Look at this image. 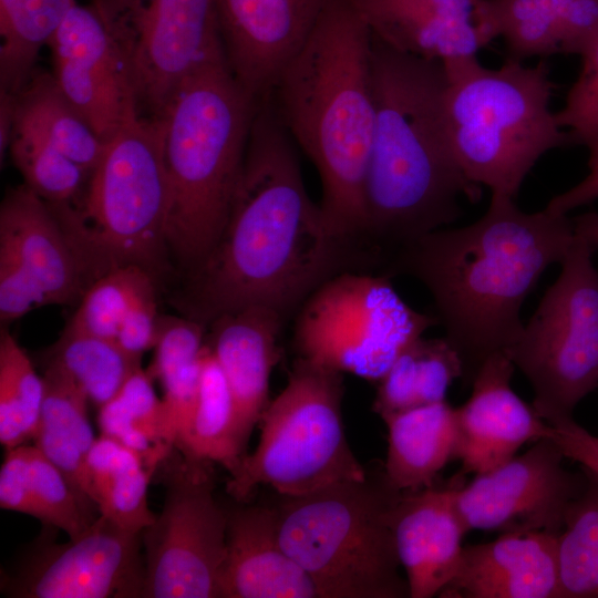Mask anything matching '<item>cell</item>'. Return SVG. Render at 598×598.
<instances>
[{"instance_id": "d6a6232c", "label": "cell", "mask_w": 598, "mask_h": 598, "mask_svg": "<svg viewBox=\"0 0 598 598\" xmlns=\"http://www.w3.org/2000/svg\"><path fill=\"white\" fill-rule=\"evenodd\" d=\"M153 381L147 370L137 368L121 390L99 408L97 423L101 434L117 440L156 470L172 450L164 441L163 402Z\"/></svg>"}, {"instance_id": "74e56055", "label": "cell", "mask_w": 598, "mask_h": 598, "mask_svg": "<svg viewBox=\"0 0 598 598\" xmlns=\"http://www.w3.org/2000/svg\"><path fill=\"white\" fill-rule=\"evenodd\" d=\"M153 285L152 274L141 266L112 268L86 288L64 329L116 340L128 308L141 292Z\"/></svg>"}, {"instance_id": "d590c367", "label": "cell", "mask_w": 598, "mask_h": 598, "mask_svg": "<svg viewBox=\"0 0 598 598\" xmlns=\"http://www.w3.org/2000/svg\"><path fill=\"white\" fill-rule=\"evenodd\" d=\"M586 476L557 535L561 598H598V478Z\"/></svg>"}, {"instance_id": "7dc6e473", "label": "cell", "mask_w": 598, "mask_h": 598, "mask_svg": "<svg viewBox=\"0 0 598 598\" xmlns=\"http://www.w3.org/2000/svg\"><path fill=\"white\" fill-rule=\"evenodd\" d=\"M16 95L0 91V158L1 163L7 151L14 125Z\"/></svg>"}, {"instance_id": "8992f818", "label": "cell", "mask_w": 598, "mask_h": 598, "mask_svg": "<svg viewBox=\"0 0 598 598\" xmlns=\"http://www.w3.org/2000/svg\"><path fill=\"white\" fill-rule=\"evenodd\" d=\"M443 63L445 118L457 163L474 184L515 199L545 153L573 145L549 107L554 83L547 63L527 66L507 58L487 69L476 55Z\"/></svg>"}, {"instance_id": "5b68a950", "label": "cell", "mask_w": 598, "mask_h": 598, "mask_svg": "<svg viewBox=\"0 0 598 598\" xmlns=\"http://www.w3.org/2000/svg\"><path fill=\"white\" fill-rule=\"evenodd\" d=\"M260 101L220 59L192 73L158 117L168 183L166 245L186 272L223 230Z\"/></svg>"}, {"instance_id": "52a82bcc", "label": "cell", "mask_w": 598, "mask_h": 598, "mask_svg": "<svg viewBox=\"0 0 598 598\" xmlns=\"http://www.w3.org/2000/svg\"><path fill=\"white\" fill-rule=\"evenodd\" d=\"M401 493L384 474H368L282 496L275 507L279 543L320 598H410L392 529Z\"/></svg>"}, {"instance_id": "ffe728a7", "label": "cell", "mask_w": 598, "mask_h": 598, "mask_svg": "<svg viewBox=\"0 0 598 598\" xmlns=\"http://www.w3.org/2000/svg\"><path fill=\"white\" fill-rule=\"evenodd\" d=\"M557 535L509 532L464 546L456 573L439 597L561 598Z\"/></svg>"}, {"instance_id": "44dd1931", "label": "cell", "mask_w": 598, "mask_h": 598, "mask_svg": "<svg viewBox=\"0 0 598 598\" xmlns=\"http://www.w3.org/2000/svg\"><path fill=\"white\" fill-rule=\"evenodd\" d=\"M287 321L276 310L251 306L223 313L206 327L205 343L231 392L245 445L269 400V380L280 359L279 339Z\"/></svg>"}, {"instance_id": "9a60e30c", "label": "cell", "mask_w": 598, "mask_h": 598, "mask_svg": "<svg viewBox=\"0 0 598 598\" xmlns=\"http://www.w3.org/2000/svg\"><path fill=\"white\" fill-rule=\"evenodd\" d=\"M142 533L100 514L78 537L41 547L6 581V592L19 598L142 597Z\"/></svg>"}, {"instance_id": "1f68e13d", "label": "cell", "mask_w": 598, "mask_h": 598, "mask_svg": "<svg viewBox=\"0 0 598 598\" xmlns=\"http://www.w3.org/2000/svg\"><path fill=\"white\" fill-rule=\"evenodd\" d=\"M75 0H0V91L18 94Z\"/></svg>"}, {"instance_id": "7bdbcfd3", "label": "cell", "mask_w": 598, "mask_h": 598, "mask_svg": "<svg viewBox=\"0 0 598 598\" xmlns=\"http://www.w3.org/2000/svg\"><path fill=\"white\" fill-rule=\"evenodd\" d=\"M0 507L41 520L30 476L29 445L6 450L0 468Z\"/></svg>"}, {"instance_id": "8d00e7d4", "label": "cell", "mask_w": 598, "mask_h": 598, "mask_svg": "<svg viewBox=\"0 0 598 598\" xmlns=\"http://www.w3.org/2000/svg\"><path fill=\"white\" fill-rule=\"evenodd\" d=\"M44 395L43 378L8 330L0 336V442L6 450L33 439Z\"/></svg>"}, {"instance_id": "60d3db41", "label": "cell", "mask_w": 598, "mask_h": 598, "mask_svg": "<svg viewBox=\"0 0 598 598\" xmlns=\"http://www.w3.org/2000/svg\"><path fill=\"white\" fill-rule=\"evenodd\" d=\"M581 58L580 73L555 116L558 125L569 133L573 145L588 148L589 164L598 159V35Z\"/></svg>"}, {"instance_id": "e0dca14e", "label": "cell", "mask_w": 598, "mask_h": 598, "mask_svg": "<svg viewBox=\"0 0 598 598\" xmlns=\"http://www.w3.org/2000/svg\"><path fill=\"white\" fill-rule=\"evenodd\" d=\"M328 0H216L226 64L257 100L310 37Z\"/></svg>"}, {"instance_id": "ee69618b", "label": "cell", "mask_w": 598, "mask_h": 598, "mask_svg": "<svg viewBox=\"0 0 598 598\" xmlns=\"http://www.w3.org/2000/svg\"><path fill=\"white\" fill-rule=\"evenodd\" d=\"M159 316L153 285L141 292L128 308L117 332V343L130 354L142 358L157 343Z\"/></svg>"}, {"instance_id": "9c48e42d", "label": "cell", "mask_w": 598, "mask_h": 598, "mask_svg": "<svg viewBox=\"0 0 598 598\" xmlns=\"http://www.w3.org/2000/svg\"><path fill=\"white\" fill-rule=\"evenodd\" d=\"M343 391V373L298 357L260 417L257 447L230 474L228 494L243 502L267 485L280 496H299L365 478L346 437Z\"/></svg>"}, {"instance_id": "83f0119b", "label": "cell", "mask_w": 598, "mask_h": 598, "mask_svg": "<svg viewBox=\"0 0 598 598\" xmlns=\"http://www.w3.org/2000/svg\"><path fill=\"white\" fill-rule=\"evenodd\" d=\"M16 127L45 141L89 174L105 143L66 99L52 74L34 71L16 94Z\"/></svg>"}, {"instance_id": "4dcf8cb0", "label": "cell", "mask_w": 598, "mask_h": 598, "mask_svg": "<svg viewBox=\"0 0 598 598\" xmlns=\"http://www.w3.org/2000/svg\"><path fill=\"white\" fill-rule=\"evenodd\" d=\"M245 450L228 383L213 352L204 343L197 400L182 454L188 461L218 463L231 474L246 454Z\"/></svg>"}, {"instance_id": "ac0fdd59", "label": "cell", "mask_w": 598, "mask_h": 598, "mask_svg": "<svg viewBox=\"0 0 598 598\" xmlns=\"http://www.w3.org/2000/svg\"><path fill=\"white\" fill-rule=\"evenodd\" d=\"M515 365L505 351L489 355L472 381V394L456 417L461 473H485L516 455L527 442L549 437L550 424L512 389Z\"/></svg>"}, {"instance_id": "2e32d148", "label": "cell", "mask_w": 598, "mask_h": 598, "mask_svg": "<svg viewBox=\"0 0 598 598\" xmlns=\"http://www.w3.org/2000/svg\"><path fill=\"white\" fill-rule=\"evenodd\" d=\"M49 47L55 82L104 143L141 115L125 65L92 4L75 3Z\"/></svg>"}, {"instance_id": "7c38bea8", "label": "cell", "mask_w": 598, "mask_h": 598, "mask_svg": "<svg viewBox=\"0 0 598 598\" xmlns=\"http://www.w3.org/2000/svg\"><path fill=\"white\" fill-rule=\"evenodd\" d=\"M127 71L138 113L158 118L181 84L225 59L216 0H93Z\"/></svg>"}, {"instance_id": "e575fe53", "label": "cell", "mask_w": 598, "mask_h": 598, "mask_svg": "<svg viewBox=\"0 0 598 598\" xmlns=\"http://www.w3.org/2000/svg\"><path fill=\"white\" fill-rule=\"evenodd\" d=\"M475 18L488 42L504 38L511 59L561 53L559 22L550 0H475Z\"/></svg>"}, {"instance_id": "4fadbf2b", "label": "cell", "mask_w": 598, "mask_h": 598, "mask_svg": "<svg viewBox=\"0 0 598 598\" xmlns=\"http://www.w3.org/2000/svg\"><path fill=\"white\" fill-rule=\"evenodd\" d=\"M206 462L171 473L162 512L142 532L146 598H220L228 514L217 504Z\"/></svg>"}, {"instance_id": "f6af8a7d", "label": "cell", "mask_w": 598, "mask_h": 598, "mask_svg": "<svg viewBox=\"0 0 598 598\" xmlns=\"http://www.w3.org/2000/svg\"><path fill=\"white\" fill-rule=\"evenodd\" d=\"M549 437L565 458L579 463L586 473L598 478V436L591 434L574 419L550 424Z\"/></svg>"}, {"instance_id": "603a6c76", "label": "cell", "mask_w": 598, "mask_h": 598, "mask_svg": "<svg viewBox=\"0 0 598 598\" xmlns=\"http://www.w3.org/2000/svg\"><path fill=\"white\" fill-rule=\"evenodd\" d=\"M371 33L391 48L442 62L488 44L475 0H350Z\"/></svg>"}, {"instance_id": "ab89813d", "label": "cell", "mask_w": 598, "mask_h": 598, "mask_svg": "<svg viewBox=\"0 0 598 598\" xmlns=\"http://www.w3.org/2000/svg\"><path fill=\"white\" fill-rule=\"evenodd\" d=\"M29 463L41 522L62 529L70 538L81 535L96 519L91 512L95 503L34 445H29Z\"/></svg>"}, {"instance_id": "cb8c5ba5", "label": "cell", "mask_w": 598, "mask_h": 598, "mask_svg": "<svg viewBox=\"0 0 598 598\" xmlns=\"http://www.w3.org/2000/svg\"><path fill=\"white\" fill-rule=\"evenodd\" d=\"M220 598H320L308 574L285 551L276 508L248 506L228 515Z\"/></svg>"}, {"instance_id": "d6986e66", "label": "cell", "mask_w": 598, "mask_h": 598, "mask_svg": "<svg viewBox=\"0 0 598 598\" xmlns=\"http://www.w3.org/2000/svg\"><path fill=\"white\" fill-rule=\"evenodd\" d=\"M0 248L18 260L47 305L80 301L94 281L51 206L25 185L8 192L1 203Z\"/></svg>"}, {"instance_id": "b9f144b4", "label": "cell", "mask_w": 598, "mask_h": 598, "mask_svg": "<svg viewBox=\"0 0 598 598\" xmlns=\"http://www.w3.org/2000/svg\"><path fill=\"white\" fill-rule=\"evenodd\" d=\"M45 305L42 291L25 274L18 260L9 251L0 248L1 322L14 321Z\"/></svg>"}, {"instance_id": "5bb4252c", "label": "cell", "mask_w": 598, "mask_h": 598, "mask_svg": "<svg viewBox=\"0 0 598 598\" xmlns=\"http://www.w3.org/2000/svg\"><path fill=\"white\" fill-rule=\"evenodd\" d=\"M564 454L550 437L505 463L453 487L457 511L468 532H548L559 534L566 511L587 476L567 471Z\"/></svg>"}, {"instance_id": "6da1fadb", "label": "cell", "mask_w": 598, "mask_h": 598, "mask_svg": "<svg viewBox=\"0 0 598 598\" xmlns=\"http://www.w3.org/2000/svg\"><path fill=\"white\" fill-rule=\"evenodd\" d=\"M368 249L334 237L303 182L297 145L270 95L259 102L241 175L220 235L186 272L176 299L205 326L251 306L288 322L321 283L344 271H379Z\"/></svg>"}, {"instance_id": "7a4b0ae2", "label": "cell", "mask_w": 598, "mask_h": 598, "mask_svg": "<svg viewBox=\"0 0 598 598\" xmlns=\"http://www.w3.org/2000/svg\"><path fill=\"white\" fill-rule=\"evenodd\" d=\"M575 240L571 219L547 208L520 210L515 199L492 195L486 213L461 228H439L393 252L380 274L420 281L434 317L473 381L483 362L505 351L524 324L519 311L551 264Z\"/></svg>"}, {"instance_id": "484cf974", "label": "cell", "mask_w": 598, "mask_h": 598, "mask_svg": "<svg viewBox=\"0 0 598 598\" xmlns=\"http://www.w3.org/2000/svg\"><path fill=\"white\" fill-rule=\"evenodd\" d=\"M207 327L182 316H159L158 339L147 369L163 388L164 441L184 451L195 411Z\"/></svg>"}, {"instance_id": "f35d334b", "label": "cell", "mask_w": 598, "mask_h": 598, "mask_svg": "<svg viewBox=\"0 0 598 598\" xmlns=\"http://www.w3.org/2000/svg\"><path fill=\"white\" fill-rule=\"evenodd\" d=\"M12 163L28 186L50 204L79 203L90 174L37 135L13 126L9 144Z\"/></svg>"}, {"instance_id": "ba28073f", "label": "cell", "mask_w": 598, "mask_h": 598, "mask_svg": "<svg viewBox=\"0 0 598 598\" xmlns=\"http://www.w3.org/2000/svg\"><path fill=\"white\" fill-rule=\"evenodd\" d=\"M167 203L162 120L137 115L105 143L83 202L49 205L97 278L123 265L152 274L168 251Z\"/></svg>"}, {"instance_id": "8fae6325", "label": "cell", "mask_w": 598, "mask_h": 598, "mask_svg": "<svg viewBox=\"0 0 598 598\" xmlns=\"http://www.w3.org/2000/svg\"><path fill=\"white\" fill-rule=\"evenodd\" d=\"M575 236L561 271L517 340L505 350L529 381L533 408L549 424L571 420L598 386V270Z\"/></svg>"}, {"instance_id": "f1b7e54d", "label": "cell", "mask_w": 598, "mask_h": 598, "mask_svg": "<svg viewBox=\"0 0 598 598\" xmlns=\"http://www.w3.org/2000/svg\"><path fill=\"white\" fill-rule=\"evenodd\" d=\"M153 472L140 454L101 434L87 457L91 499L100 514L126 530L142 533L156 517L147 502Z\"/></svg>"}, {"instance_id": "bcb514c9", "label": "cell", "mask_w": 598, "mask_h": 598, "mask_svg": "<svg viewBox=\"0 0 598 598\" xmlns=\"http://www.w3.org/2000/svg\"><path fill=\"white\" fill-rule=\"evenodd\" d=\"M588 175L570 189L555 196L546 208L556 214L567 215L574 208L598 198V159L588 164Z\"/></svg>"}, {"instance_id": "3957f363", "label": "cell", "mask_w": 598, "mask_h": 598, "mask_svg": "<svg viewBox=\"0 0 598 598\" xmlns=\"http://www.w3.org/2000/svg\"><path fill=\"white\" fill-rule=\"evenodd\" d=\"M375 121L364 184L365 241L382 267L402 246L453 223L458 198L478 202L454 155L440 60L400 52L372 33Z\"/></svg>"}, {"instance_id": "7402d4cb", "label": "cell", "mask_w": 598, "mask_h": 598, "mask_svg": "<svg viewBox=\"0 0 598 598\" xmlns=\"http://www.w3.org/2000/svg\"><path fill=\"white\" fill-rule=\"evenodd\" d=\"M392 529L410 598L439 596L456 573L468 532L453 487L402 492L393 509Z\"/></svg>"}, {"instance_id": "f546056e", "label": "cell", "mask_w": 598, "mask_h": 598, "mask_svg": "<svg viewBox=\"0 0 598 598\" xmlns=\"http://www.w3.org/2000/svg\"><path fill=\"white\" fill-rule=\"evenodd\" d=\"M463 373L462 360L446 338L420 337L399 354L377 383L372 410L383 419L445 401L450 385Z\"/></svg>"}, {"instance_id": "d4e9b609", "label": "cell", "mask_w": 598, "mask_h": 598, "mask_svg": "<svg viewBox=\"0 0 598 598\" xmlns=\"http://www.w3.org/2000/svg\"><path fill=\"white\" fill-rule=\"evenodd\" d=\"M382 420L388 429L386 481L400 492L432 487L436 475L456 455L455 408L442 401Z\"/></svg>"}, {"instance_id": "836d02e7", "label": "cell", "mask_w": 598, "mask_h": 598, "mask_svg": "<svg viewBox=\"0 0 598 598\" xmlns=\"http://www.w3.org/2000/svg\"><path fill=\"white\" fill-rule=\"evenodd\" d=\"M141 357L126 352L114 339L64 329L50 348L45 367L73 381L99 408L110 401L141 365Z\"/></svg>"}, {"instance_id": "277c9868", "label": "cell", "mask_w": 598, "mask_h": 598, "mask_svg": "<svg viewBox=\"0 0 598 598\" xmlns=\"http://www.w3.org/2000/svg\"><path fill=\"white\" fill-rule=\"evenodd\" d=\"M270 97L318 171L329 231L369 249L364 184L375 121L372 35L350 0L327 1Z\"/></svg>"}, {"instance_id": "c3c4849f", "label": "cell", "mask_w": 598, "mask_h": 598, "mask_svg": "<svg viewBox=\"0 0 598 598\" xmlns=\"http://www.w3.org/2000/svg\"><path fill=\"white\" fill-rule=\"evenodd\" d=\"M575 236L582 239L594 251L598 249V213H585L571 218Z\"/></svg>"}, {"instance_id": "4316f807", "label": "cell", "mask_w": 598, "mask_h": 598, "mask_svg": "<svg viewBox=\"0 0 598 598\" xmlns=\"http://www.w3.org/2000/svg\"><path fill=\"white\" fill-rule=\"evenodd\" d=\"M42 378L44 395L33 445L91 498L87 457L96 437L87 417L89 399L54 368L45 367Z\"/></svg>"}, {"instance_id": "30bf717a", "label": "cell", "mask_w": 598, "mask_h": 598, "mask_svg": "<svg viewBox=\"0 0 598 598\" xmlns=\"http://www.w3.org/2000/svg\"><path fill=\"white\" fill-rule=\"evenodd\" d=\"M298 357L378 383L399 354L437 324L409 306L386 275L340 272L321 283L293 317Z\"/></svg>"}]
</instances>
